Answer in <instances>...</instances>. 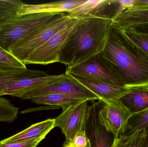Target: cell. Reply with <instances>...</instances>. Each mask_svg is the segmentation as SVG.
<instances>
[{"label":"cell","mask_w":148,"mask_h":147,"mask_svg":"<svg viewBox=\"0 0 148 147\" xmlns=\"http://www.w3.org/2000/svg\"><path fill=\"white\" fill-rule=\"evenodd\" d=\"M108 69L128 88H148V54L111 24L101 52Z\"/></svg>","instance_id":"6da1fadb"},{"label":"cell","mask_w":148,"mask_h":147,"mask_svg":"<svg viewBox=\"0 0 148 147\" xmlns=\"http://www.w3.org/2000/svg\"><path fill=\"white\" fill-rule=\"evenodd\" d=\"M112 21L110 19L92 16H84L62 47L60 63L72 67L101 52Z\"/></svg>","instance_id":"7a4b0ae2"},{"label":"cell","mask_w":148,"mask_h":147,"mask_svg":"<svg viewBox=\"0 0 148 147\" xmlns=\"http://www.w3.org/2000/svg\"><path fill=\"white\" fill-rule=\"evenodd\" d=\"M64 13H36L16 15L0 22V47L8 51L16 41L36 29L64 17Z\"/></svg>","instance_id":"3957f363"},{"label":"cell","mask_w":148,"mask_h":147,"mask_svg":"<svg viewBox=\"0 0 148 147\" xmlns=\"http://www.w3.org/2000/svg\"><path fill=\"white\" fill-rule=\"evenodd\" d=\"M74 17L67 14L30 33L16 41L8 52L23 64V61Z\"/></svg>","instance_id":"277c9868"},{"label":"cell","mask_w":148,"mask_h":147,"mask_svg":"<svg viewBox=\"0 0 148 147\" xmlns=\"http://www.w3.org/2000/svg\"><path fill=\"white\" fill-rule=\"evenodd\" d=\"M83 17L73 18L68 24L30 54L23 61V64L25 65L30 64L47 65L60 62V54L62 47L76 25Z\"/></svg>","instance_id":"5b68a950"},{"label":"cell","mask_w":148,"mask_h":147,"mask_svg":"<svg viewBox=\"0 0 148 147\" xmlns=\"http://www.w3.org/2000/svg\"><path fill=\"white\" fill-rule=\"evenodd\" d=\"M65 77L62 80L45 87L38 88L23 95L20 98L28 100L31 98L51 94H59L71 96L78 99L87 101L99 100L98 97L73 77L65 73Z\"/></svg>","instance_id":"8992f818"},{"label":"cell","mask_w":148,"mask_h":147,"mask_svg":"<svg viewBox=\"0 0 148 147\" xmlns=\"http://www.w3.org/2000/svg\"><path fill=\"white\" fill-rule=\"evenodd\" d=\"M88 101H83L71 105L55 119V127H58L66 139H72L80 131H86L90 113Z\"/></svg>","instance_id":"52a82bcc"},{"label":"cell","mask_w":148,"mask_h":147,"mask_svg":"<svg viewBox=\"0 0 148 147\" xmlns=\"http://www.w3.org/2000/svg\"><path fill=\"white\" fill-rule=\"evenodd\" d=\"M132 114L121 100L110 102H102L98 112L100 123L114 137L124 134Z\"/></svg>","instance_id":"ba28073f"},{"label":"cell","mask_w":148,"mask_h":147,"mask_svg":"<svg viewBox=\"0 0 148 147\" xmlns=\"http://www.w3.org/2000/svg\"><path fill=\"white\" fill-rule=\"evenodd\" d=\"M66 72L100 82L125 86L105 64L101 53L77 65L67 67Z\"/></svg>","instance_id":"9c48e42d"},{"label":"cell","mask_w":148,"mask_h":147,"mask_svg":"<svg viewBox=\"0 0 148 147\" xmlns=\"http://www.w3.org/2000/svg\"><path fill=\"white\" fill-rule=\"evenodd\" d=\"M101 101H92L90 113L87 123L86 133L90 141L91 147H112L114 136L108 132L100 123L98 112Z\"/></svg>","instance_id":"30bf717a"},{"label":"cell","mask_w":148,"mask_h":147,"mask_svg":"<svg viewBox=\"0 0 148 147\" xmlns=\"http://www.w3.org/2000/svg\"><path fill=\"white\" fill-rule=\"evenodd\" d=\"M71 75L96 95L99 100L104 103L120 100L123 96L128 93L132 88L96 81L76 75Z\"/></svg>","instance_id":"8fae6325"},{"label":"cell","mask_w":148,"mask_h":147,"mask_svg":"<svg viewBox=\"0 0 148 147\" xmlns=\"http://www.w3.org/2000/svg\"><path fill=\"white\" fill-rule=\"evenodd\" d=\"M65 74L49 75L31 78L23 79L16 81L2 92L3 96L8 95L20 98L23 95L38 88L57 83L65 77Z\"/></svg>","instance_id":"7c38bea8"},{"label":"cell","mask_w":148,"mask_h":147,"mask_svg":"<svg viewBox=\"0 0 148 147\" xmlns=\"http://www.w3.org/2000/svg\"><path fill=\"white\" fill-rule=\"evenodd\" d=\"M87 0H73L52 2L37 4L23 3L16 15L36 13H67L71 14L84 4Z\"/></svg>","instance_id":"4fadbf2b"},{"label":"cell","mask_w":148,"mask_h":147,"mask_svg":"<svg viewBox=\"0 0 148 147\" xmlns=\"http://www.w3.org/2000/svg\"><path fill=\"white\" fill-rule=\"evenodd\" d=\"M55 128V119H48L31 125L23 131L1 141L3 143L22 142L45 139L48 134Z\"/></svg>","instance_id":"5bb4252c"},{"label":"cell","mask_w":148,"mask_h":147,"mask_svg":"<svg viewBox=\"0 0 148 147\" xmlns=\"http://www.w3.org/2000/svg\"><path fill=\"white\" fill-rule=\"evenodd\" d=\"M120 100L132 114L140 113L148 108V88H132Z\"/></svg>","instance_id":"9a60e30c"},{"label":"cell","mask_w":148,"mask_h":147,"mask_svg":"<svg viewBox=\"0 0 148 147\" xmlns=\"http://www.w3.org/2000/svg\"><path fill=\"white\" fill-rule=\"evenodd\" d=\"M148 23V8L127 9L113 20L112 24L121 28Z\"/></svg>","instance_id":"2e32d148"},{"label":"cell","mask_w":148,"mask_h":147,"mask_svg":"<svg viewBox=\"0 0 148 147\" xmlns=\"http://www.w3.org/2000/svg\"><path fill=\"white\" fill-rule=\"evenodd\" d=\"M124 10L125 9L121 1H99V3L84 16H92L113 20Z\"/></svg>","instance_id":"e0dca14e"},{"label":"cell","mask_w":148,"mask_h":147,"mask_svg":"<svg viewBox=\"0 0 148 147\" xmlns=\"http://www.w3.org/2000/svg\"><path fill=\"white\" fill-rule=\"evenodd\" d=\"M28 100L36 104L49 105L56 108L61 107L62 110L73 104L84 101V100L78 99L71 96L59 94H48L34 97L31 98Z\"/></svg>","instance_id":"ac0fdd59"},{"label":"cell","mask_w":148,"mask_h":147,"mask_svg":"<svg viewBox=\"0 0 148 147\" xmlns=\"http://www.w3.org/2000/svg\"><path fill=\"white\" fill-rule=\"evenodd\" d=\"M47 72L37 70L23 69L18 71L0 74V97L6 88L16 81L23 79L31 78L48 76Z\"/></svg>","instance_id":"d6986e66"},{"label":"cell","mask_w":148,"mask_h":147,"mask_svg":"<svg viewBox=\"0 0 148 147\" xmlns=\"http://www.w3.org/2000/svg\"><path fill=\"white\" fill-rule=\"evenodd\" d=\"M27 68L26 65L0 47V74L18 71Z\"/></svg>","instance_id":"ffe728a7"},{"label":"cell","mask_w":148,"mask_h":147,"mask_svg":"<svg viewBox=\"0 0 148 147\" xmlns=\"http://www.w3.org/2000/svg\"><path fill=\"white\" fill-rule=\"evenodd\" d=\"M144 129L137 130L129 135L115 137L112 147H142L146 136Z\"/></svg>","instance_id":"44dd1931"},{"label":"cell","mask_w":148,"mask_h":147,"mask_svg":"<svg viewBox=\"0 0 148 147\" xmlns=\"http://www.w3.org/2000/svg\"><path fill=\"white\" fill-rule=\"evenodd\" d=\"M148 130V108L137 114H133L129 120L127 129L124 135H129L137 130Z\"/></svg>","instance_id":"7402d4cb"},{"label":"cell","mask_w":148,"mask_h":147,"mask_svg":"<svg viewBox=\"0 0 148 147\" xmlns=\"http://www.w3.org/2000/svg\"><path fill=\"white\" fill-rule=\"evenodd\" d=\"M19 108L15 106L9 100L0 97V122L11 123L18 115Z\"/></svg>","instance_id":"603a6c76"},{"label":"cell","mask_w":148,"mask_h":147,"mask_svg":"<svg viewBox=\"0 0 148 147\" xmlns=\"http://www.w3.org/2000/svg\"><path fill=\"white\" fill-rule=\"evenodd\" d=\"M23 3L21 0H0V22L16 15Z\"/></svg>","instance_id":"cb8c5ba5"},{"label":"cell","mask_w":148,"mask_h":147,"mask_svg":"<svg viewBox=\"0 0 148 147\" xmlns=\"http://www.w3.org/2000/svg\"><path fill=\"white\" fill-rule=\"evenodd\" d=\"M62 147H91L86 131H80L72 139H66Z\"/></svg>","instance_id":"d4e9b609"},{"label":"cell","mask_w":148,"mask_h":147,"mask_svg":"<svg viewBox=\"0 0 148 147\" xmlns=\"http://www.w3.org/2000/svg\"><path fill=\"white\" fill-rule=\"evenodd\" d=\"M121 29L130 39L148 54V35L136 33L130 28Z\"/></svg>","instance_id":"484cf974"},{"label":"cell","mask_w":148,"mask_h":147,"mask_svg":"<svg viewBox=\"0 0 148 147\" xmlns=\"http://www.w3.org/2000/svg\"><path fill=\"white\" fill-rule=\"evenodd\" d=\"M44 139V138H39L22 142L9 143H3L0 141V147H37L39 143Z\"/></svg>","instance_id":"4316f807"},{"label":"cell","mask_w":148,"mask_h":147,"mask_svg":"<svg viewBox=\"0 0 148 147\" xmlns=\"http://www.w3.org/2000/svg\"><path fill=\"white\" fill-rule=\"evenodd\" d=\"M126 28H130L136 33L148 35V23L135 25Z\"/></svg>","instance_id":"83f0119b"},{"label":"cell","mask_w":148,"mask_h":147,"mask_svg":"<svg viewBox=\"0 0 148 147\" xmlns=\"http://www.w3.org/2000/svg\"><path fill=\"white\" fill-rule=\"evenodd\" d=\"M148 8V0H134L132 7L130 9Z\"/></svg>","instance_id":"f1b7e54d"},{"label":"cell","mask_w":148,"mask_h":147,"mask_svg":"<svg viewBox=\"0 0 148 147\" xmlns=\"http://www.w3.org/2000/svg\"><path fill=\"white\" fill-rule=\"evenodd\" d=\"M146 131V136L145 140L142 147H148V130Z\"/></svg>","instance_id":"f546056e"}]
</instances>
